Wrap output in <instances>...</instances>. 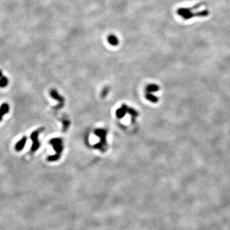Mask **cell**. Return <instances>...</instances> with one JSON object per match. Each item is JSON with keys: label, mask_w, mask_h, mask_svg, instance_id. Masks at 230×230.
Listing matches in <instances>:
<instances>
[{"label": "cell", "mask_w": 230, "mask_h": 230, "mask_svg": "<svg viewBox=\"0 0 230 230\" xmlns=\"http://www.w3.org/2000/svg\"><path fill=\"white\" fill-rule=\"evenodd\" d=\"M49 144L53 146L54 150L56 152V154L54 155H50L48 156L47 160L49 162H53V161L58 160L60 157L61 153L63 151V141L61 138H53L49 141Z\"/></svg>", "instance_id": "cell-1"}, {"label": "cell", "mask_w": 230, "mask_h": 230, "mask_svg": "<svg viewBox=\"0 0 230 230\" xmlns=\"http://www.w3.org/2000/svg\"><path fill=\"white\" fill-rule=\"evenodd\" d=\"M157 90H158V87L155 85H151L150 86H148V91H149V92L155 91Z\"/></svg>", "instance_id": "cell-11"}, {"label": "cell", "mask_w": 230, "mask_h": 230, "mask_svg": "<svg viewBox=\"0 0 230 230\" xmlns=\"http://www.w3.org/2000/svg\"><path fill=\"white\" fill-rule=\"evenodd\" d=\"M27 137L26 136H23L22 138L15 145V150L17 152H21V150H23L24 147L25 146L26 142H27Z\"/></svg>", "instance_id": "cell-6"}, {"label": "cell", "mask_w": 230, "mask_h": 230, "mask_svg": "<svg viewBox=\"0 0 230 230\" xmlns=\"http://www.w3.org/2000/svg\"><path fill=\"white\" fill-rule=\"evenodd\" d=\"M49 94H50V95L52 97V98H53L54 99H55V100H57L59 102V104L55 107V109H60L64 106V98H63V97L60 96L58 94V93L57 90H54V89H52V90H50Z\"/></svg>", "instance_id": "cell-4"}, {"label": "cell", "mask_w": 230, "mask_h": 230, "mask_svg": "<svg viewBox=\"0 0 230 230\" xmlns=\"http://www.w3.org/2000/svg\"><path fill=\"white\" fill-rule=\"evenodd\" d=\"M202 5H203V3H199V4H197L194 6H193L192 7H191V8H180V9H178L177 10V13L180 17H182V16H183L185 14L189 13V12H192V11L193 10H196L200 7H201Z\"/></svg>", "instance_id": "cell-5"}, {"label": "cell", "mask_w": 230, "mask_h": 230, "mask_svg": "<svg viewBox=\"0 0 230 230\" xmlns=\"http://www.w3.org/2000/svg\"><path fill=\"white\" fill-rule=\"evenodd\" d=\"M10 110V106L7 103H3L0 106V122H2L3 117L6 114L9 113Z\"/></svg>", "instance_id": "cell-7"}, {"label": "cell", "mask_w": 230, "mask_h": 230, "mask_svg": "<svg viewBox=\"0 0 230 230\" xmlns=\"http://www.w3.org/2000/svg\"><path fill=\"white\" fill-rule=\"evenodd\" d=\"M2 76H3V73H2V70H0V78H1Z\"/></svg>", "instance_id": "cell-12"}, {"label": "cell", "mask_w": 230, "mask_h": 230, "mask_svg": "<svg viewBox=\"0 0 230 230\" xmlns=\"http://www.w3.org/2000/svg\"><path fill=\"white\" fill-rule=\"evenodd\" d=\"M108 42L110 43L111 45L112 46H117L118 44V39L117 37L114 35H110L108 38Z\"/></svg>", "instance_id": "cell-8"}, {"label": "cell", "mask_w": 230, "mask_h": 230, "mask_svg": "<svg viewBox=\"0 0 230 230\" xmlns=\"http://www.w3.org/2000/svg\"><path fill=\"white\" fill-rule=\"evenodd\" d=\"M9 84V79L6 76H2L0 78V88H5Z\"/></svg>", "instance_id": "cell-9"}, {"label": "cell", "mask_w": 230, "mask_h": 230, "mask_svg": "<svg viewBox=\"0 0 230 230\" xmlns=\"http://www.w3.org/2000/svg\"><path fill=\"white\" fill-rule=\"evenodd\" d=\"M209 14H210V12L208 10H202V11H200V12H195V13H193V12H189V13L182 16V17L184 20H188V19H191L194 18V17H207Z\"/></svg>", "instance_id": "cell-3"}, {"label": "cell", "mask_w": 230, "mask_h": 230, "mask_svg": "<svg viewBox=\"0 0 230 230\" xmlns=\"http://www.w3.org/2000/svg\"><path fill=\"white\" fill-rule=\"evenodd\" d=\"M44 127H40L37 130L33 131L32 134L30 135V139H32L33 144L32 146V148H31V152L34 153L36 151L39 150V148L40 146V142L39 141V135L40 133H41L42 131L44 130Z\"/></svg>", "instance_id": "cell-2"}, {"label": "cell", "mask_w": 230, "mask_h": 230, "mask_svg": "<svg viewBox=\"0 0 230 230\" xmlns=\"http://www.w3.org/2000/svg\"><path fill=\"white\" fill-rule=\"evenodd\" d=\"M63 123H64V128H63V131L64 132H65L66 130L68 129V125H69L70 124V122L69 121H68L67 120H64L63 121Z\"/></svg>", "instance_id": "cell-10"}]
</instances>
